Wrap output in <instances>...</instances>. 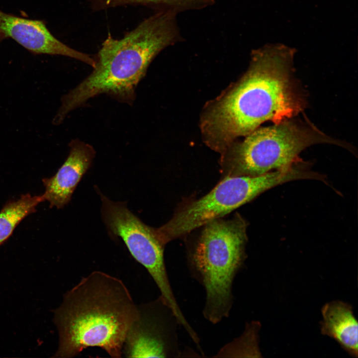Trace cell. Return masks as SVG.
<instances>
[{
	"label": "cell",
	"instance_id": "obj_1",
	"mask_svg": "<svg viewBox=\"0 0 358 358\" xmlns=\"http://www.w3.org/2000/svg\"><path fill=\"white\" fill-rule=\"evenodd\" d=\"M295 48L268 43L254 50L247 72L205 113L202 128L207 144L224 153L235 139L266 121L293 118L306 105L293 76Z\"/></svg>",
	"mask_w": 358,
	"mask_h": 358
},
{
	"label": "cell",
	"instance_id": "obj_2",
	"mask_svg": "<svg viewBox=\"0 0 358 358\" xmlns=\"http://www.w3.org/2000/svg\"><path fill=\"white\" fill-rule=\"evenodd\" d=\"M177 13L158 10L120 39L110 34L103 41L91 73L64 95L53 120L61 124L74 109L91 98L106 94L128 104L154 58L181 39Z\"/></svg>",
	"mask_w": 358,
	"mask_h": 358
},
{
	"label": "cell",
	"instance_id": "obj_3",
	"mask_svg": "<svg viewBox=\"0 0 358 358\" xmlns=\"http://www.w3.org/2000/svg\"><path fill=\"white\" fill-rule=\"evenodd\" d=\"M137 305L122 280L91 272L67 291L56 311L59 345L55 357L72 358L97 347L111 357L121 358Z\"/></svg>",
	"mask_w": 358,
	"mask_h": 358
},
{
	"label": "cell",
	"instance_id": "obj_4",
	"mask_svg": "<svg viewBox=\"0 0 358 358\" xmlns=\"http://www.w3.org/2000/svg\"><path fill=\"white\" fill-rule=\"evenodd\" d=\"M190 245L187 266L191 276L204 288V318L213 324L227 318L234 303L233 286L246 258L247 223L239 215L204 225Z\"/></svg>",
	"mask_w": 358,
	"mask_h": 358
},
{
	"label": "cell",
	"instance_id": "obj_5",
	"mask_svg": "<svg viewBox=\"0 0 358 358\" xmlns=\"http://www.w3.org/2000/svg\"><path fill=\"white\" fill-rule=\"evenodd\" d=\"M294 117L258 128L229 148L223 161L227 176L254 177L290 168L302 160L299 157L302 151L317 144L353 150L350 144L327 135L308 120Z\"/></svg>",
	"mask_w": 358,
	"mask_h": 358
},
{
	"label": "cell",
	"instance_id": "obj_6",
	"mask_svg": "<svg viewBox=\"0 0 358 358\" xmlns=\"http://www.w3.org/2000/svg\"><path fill=\"white\" fill-rule=\"evenodd\" d=\"M304 178L303 171L297 166L254 177L226 176L208 194L184 207L163 226L154 228L155 232L165 245L223 217L271 188Z\"/></svg>",
	"mask_w": 358,
	"mask_h": 358
},
{
	"label": "cell",
	"instance_id": "obj_7",
	"mask_svg": "<svg viewBox=\"0 0 358 358\" xmlns=\"http://www.w3.org/2000/svg\"><path fill=\"white\" fill-rule=\"evenodd\" d=\"M96 191L102 202L101 216L111 237L120 238L133 258L148 271L160 291V296L179 322L185 317L178 303L169 280L164 257L165 245L156 236L154 228L144 223L127 207Z\"/></svg>",
	"mask_w": 358,
	"mask_h": 358
},
{
	"label": "cell",
	"instance_id": "obj_8",
	"mask_svg": "<svg viewBox=\"0 0 358 358\" xmlns=\"http://www.w3.org/2000/svg\"><path fill=\"white\" fill-rule=\"evenodd\" d=\"M137 307L136 315L124 341L122 355L127 358L182 357L177 332L180 324L162 297Z\"/></svg>",
	"mask_w": 358,
	"mask_h": 358
},
{
	"label": "cell",
	"instance_id": "obj_9",
	"mask_svg": "<svg viewBox=\"0 0 358 358\" xmlns=\"http://www.w3.org/2000/svg\"><path fill=\"white\" fill-rule=\"evenodd\" d=\"M0 36L10 37L35 54L62 55L74 58L92 68L95 61L90 55L62 43L53 35L43 21L19 17L0 9Z\"/></svg>",
	"mask_w": 358,
	"mask_h": 358
},
{
	"label": "cell",
	"instance_id": "obj_10",
	"mask_svg": "<svg viewBox=\"0 0 358 358\" xmlns=\"http://www.w3.org/2000/svg\"><path fill=\"white\" fill-rule=\"evenodd\" d=\"M69 155L56 174L42 179L45 191L42 195L50 207L63 208L70 200L83 177L90 168L95 151L89 144L78 139L69 144Z\"/></svg>",
	"mask_w": 358,
	"mask_h": 358
},
{
	"label": "cell",
	"instance_id": "obj_11",
	"mask_svg": "<svg viewBox=\"0 0 358 358\" xmlns=\"http://www.w3.org/2000/svg\"><path fill=\"white\" fill-rule=\"evenodd\" d=\"M321 312V334L335 340L351 357L358 358V324L352 305L334 300L326 303Z\"/></svg>",
	"mask_w": 358,
	"mask_h": 358
},
{
	"label": "cell",
	"instance_id": "obj_12",
	"mask_svg": "<svg viewBox=\"0 0 358 358\" xmlns=\"http://www.w3.org/2000/svg\"><path fill=\"white\" fill-rule=\"evenodd\" d=\"M215 0H89L95 11L106 10L125 5H141L158 10L178 13L188 10L199 9L211 5Z\"/></svg>",
	"mask_w": 358,
	"mask_h": 358
},
{
	"label": "cell",
	"instance_id": "obj_13",
	"mask_svg": "<svg viewBox=\"0 0 358 358\" xmlns=\"http://www.w3.org/2000/svg\"><path fill=\"white\" fill-rule=\"evenodd\" d=\"M44 201L42 195L27 193L7 203L0 212V245L11 235L21 221L34 212L38 204Z\"/></svg>",
	"mask_w": 358,
	"mask_h": 358
},
{
	"label": "cell",
	"instance_id": "obj_14",
	"mask_svg": "<svg viewBox=\"0 0 358 358\" xmlns=\"http://www.w3.org/2000/svg\"><path fill=\"white\" fill-rule=\"evenodd\" d=\"M258 323L247 324L245 331L239 337L222 347L213 357L238 358L256 357L259 354L257 333Z\"/></svg>",
	"mask_w": 358,
	"mask_h": 358
},
{
	"label": "cell",
	"instance_id": "obj_15",
	"mask_svg": "<svg viewBox=\"0 0 358 358\" xmlns=\"http://www.w3.org/2000/svg\"><path fill=\"white\" fill-rule=\"evenodd\" d=\"M1 40H2V38L0 37V41Z\"/></svg>",
	"mask_w": 358,
	"mask_h": 358
}]
</instances>
